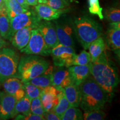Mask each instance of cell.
<instances>
[{
  "label": "cell",
  "instance_id": "obj_39",
  "mask_svg": "<svg viewBox=\"0 0 120 120\" xmlns=\"http://www.w3.org/2000/svg\"><path fill=\"white\" fill-rule=\"evenodd\" d=\"M4 4H4V0H0V8L4 6Z\"/></svg>",
  "mask_w": 120,
  "mask_h": 120
},
{
  "label": "cell",
  "instance_id": "obj_6",
  "mask_svg": "<svg viewBox=\"0 0 120 120\" xmlns=\"http://www.w3.org/2000/svg\"><path fill=\"white\" fill-rule=\"evenodd\" d=\"M41 19L37 16L35 11L31 10L16 15L14 17L10 19V38L17 30L27 27H32L34 28H37Z\"/></svg>",
  "mask_w": 120,
  "mask_h": 120
},
{
  "label": "cell",
  "instance_id": "obj_41",
  "mask_svg": "<svg viewBox=\"0 0 120 120\" xmlns=\"http://www.w3.org/2000/svg\"><path fill=\"white\" fill-rule=\"evenodd\" d=\"M70 1H71V2H72V0H70Z\"/></svg>",
  "mask_w": 120,
  "mask_h": 120
},
{
  "label": "cell",
  "instance_id": "obj_14",
  "mask_svg": "<svg viewBox=\"0 0 120 120\" xmlns=\"http://www.w3.org/2000/svg\"><path fill=\"white\" fill-rule=\"evenodd\" d=\"M92 62L86 65H73L68 67L72 82L79 86L91 75Z\"/></svg>",
  "mask_w": 120,
  "mask_h": 120
},
{
  "label": "cell",
  "instance_id": "obj_42",
  "mask_svg": "<svg viewBox=\"0 0 120 120\" xmlns=\"http://www.w3.org/2000/svg\"><path fill=\"white\" fill-rule=\"evenodd\" d=\"M1 49H0V52H1Z\"/></svg>",
  "mask_w": 120,
  "mask_h": 120
},
{
  "label": "cell",
  "instance_id": "obj_30",
  "mask_svg": "<svg viewBox=\"0 0 120 120\" xmlns=\"http://www.w3.org/2000/svg\"><path fill=\"white\" fill-rule=\"evenodd\" d=\"M91 62L89 52L82 51L79 55H76L73 60V65H86Z\"/></svg>",
  "mask_w": 120,
  "mask_h": 120
},
{
  "label": "cell",
  "instance_id": "obj_33",
  "mask_svg": "<svg viewBox=\"0 0 120 120\" xmlns=\"http://www.w3.org/2000/svg\"><path fill=\"white\" fill-rule=\"evenodd\" d=\"M15 119L19 120H45V118L43 115H36L30 113L27 115L19 114L15 117Z\"/></svg>",
  "mask_w": 120,
  "mask_h": 120
},
{
  "label": "cell",
  "instance_id": "obj_40",
  "mask_svg": "<svg viewBox=\"0 0 120 120\" xmlns=\"http://www.w3.org/2000/svg\"><path fill=\"white\" fill-rule=\"evenodd\" d=\"M3 7V6H2ZM1 8H2V7H1ZM1 8H0V12H1Z\"/></svg>",
  "mask_w": 120,
  "mask_h": 120
},
{
  "label": "cell",
  "instance_id": "obj_3",
  "mask_svg": "<svg viewBox=\"0 0 120 120\" xmlns=\"http://www.w3.org/2000/svg\"><path fill=\"white\" fill-rule=\"evenodd\" d=\"M72 25L76 38L85 49H88L91 43L102 34L101 25L88 16L76 18Z\"/></svg>",
  "mask_w": 120,
  "mask_h": 120
},
{
  "label": "cell",
  "instance_id": "obj_2",
  "mask_svg": "<svg viewBox=\"0 0 120 120\" xmlns=\"http://www.w3.org/2000/svg\"><path fill=\"white\" fill-rule=\"evenodd\" d=\"M81 95L79 106L84 111L103 109L109 101L108 94L90 75L79 86Z\"/></svg>",
  "mask_w": 120,
  "mask_h": 120
},
{
  "label": "cell",
  "instance_id": "obj_1",
  "mask_svg": "<svg viewBox=\"0 0 120 120\" xmlns=\"http://www.w3.org/2000/svg\"><path fill=\"white\" fill-rule=\"evenodd\" d=\"M91 75L109 95L112 96L120 82L118 70L105 51L92 62Z\"/></svg>",
  "mask_w": 120,
  "mask_h": 120
},
{
  "label": "cell",
  "instance_id": "obj_18",
  "mask_svg": "<svg viewBox=\"0 0 120 120\" xmlns=\"http://www.w3.org/2000/svg\"><path fill=\"white\" fill-rule=\"evenodd\" d=\"M53 67L49 65L46 71L42 74L39 75L34 79L28 81L34 86L38 87L41 89L46 87L52 85V73H53Z\"/></svg>",
  "mask_w": 120,
  "mask_h": 120
},
{
  "label": "cell",
  "instance_id": "obj_24",
  "mask_svg": "<svg viewBox=\"0 0 120 120\" xmlns=\"http://www.w3.org/2000/svg\"><path fill=\"white\" fill-rule=\"evenodd\" d=\"M70 106V104H69L68 101H67L64 94V88H63L62 91H61V94H60V100L58 101V103L53 108L52 111L55 112L61 118V117H62L63 114Z\"/></svg>",
  "mask_w": 120,
  "mask_h": 120
},
{
  "label": "cell",
  "instance_id": "obj_34",
  "mask_svg": "<svg viewBox=\"0 0 120 120\" xmlns=\"http://www.w3.org/2000/svg\"><path fill=\"white\" fill-rule=\"evenodd\" d=\"M45 120H61V118L53 111H50L49 112H45L43 114Z\"/></svg>",
  "mask_w": 120,
  "mask_h": 120
},
{
  "label": "cell",
  "instance_id": "obj_31",
  "mask_svg": "<svg viewBox=\"0 0 120 120\" xmlns=\"http://www.w3.org/2000/svg\"><path fill=\"white\" fill-rule=\"evenodd\" d=\"M31 112L36 115H43L45 113V109L42 104L40 97L34 98L31 101Z\"/></svg>",
  "mask_w": 120,
  "mask_h": 120
},
{
  "label": "cell",
  "instance_id": "obj_25",
  "mask_svg": "<svg viewBox=\"0 0 120 120\" xmlns=\"http://www.w3.org/2000/svg\"><path fill=\"white\" fill-rule=\"evenodd\" d=\"M62 120H82V112L78 107L70 106L61 117Z\"/></svg>",
  "mask_w": 120,
  "mask_h": 120
},
{
  "label": "cell",
  "instance_id": "obj_8",
  "mask_svg": "<svg viewBox=\"0 0 120 120\" xmlns=\"http://www.w3.org/2000/svg\"><path fill=\"white\" fill-rule=\"evenodd\" d=\"M76 55L74 48L60 43L51 49L50 53L56 66L67 68L73 66V60Z\"/></svg>",
  "mask_w": 120,
  "mask_h": 120
},
{
  "label": "cell",
  "instance_id": "obj_16",
  "mask_svg": "<svg viewBox=\"0 0 120 120\" xmlns=\"http://www.w3.org/2000/svg\"><path fill=\"white\" fill-rule=\"evenodd\" d=\"M72 83L68 68L58 67L52 73V85L56 87L64 88Z\"/></svg>",
  "mask_w": 120,
  "mask_h": 120
},
{
  "label": "cell",
  "instance_id": "obj_12",
  "mask_svg": "<svg viewBox=\"0 0 120 120\" xmlns=\"http://www.w3.org/2000/svg\"><path fill=\"white\" fill-rule=\"evenodd\" d=\"M106 40L108 46L120 56V22H110L106 33Z\"/></svg>",
  "mask_w": 120,
  "mask_h": 120
},
{
  "label": "cell",
  "instance_id": "obj_4",
  "mask_svg": "<svg viewBox=\"0 0 120 120\" xmlns=\"http://www.w3.org/2000/svg\"><path fill=\"white\" fill-rule=\"evenodd\" d=\"M19 61L18 77L22 82L30 81L46 71L49 65L47 60L38 55H28Z\"/></svg>",
  "mask_w": 120,
  "mask_h": 120
},
{
  "label": "cell",
  "instance_id": "obj_32",
  "mask_svg": "<svg viewBox=\"0 0 120 120\" xmlns=\"http://www.w3.org/2000/svg\"><path fill=\"white\" fill-rule=\"evenodd\" d=\"M70 0H49L46 4L57 10L67 8L70 6Z\"/></svg>",
  "mask_w": 120,
  "mask_h": 120
},
{
  "label": "cell",
  "instance_id": "obj_15",
  "mask_svg": "<svg viewBox=\"0 0 120 120\" xmlns=\"http://www.w3.org/2000/svg\"><path fill=\"white\" fill-rule=\"evenodd\" d=\"M32 27H27L17 30L12 37V45L19 50H21L28 44L31 35Z\"/></svg>",
  "mask_w": 120,
  "mask_h": 120
},
{
  "label": "cell",
  "instance_id": "obj_26",
  "mask_svg": "<svg viewBox=\"0 0 120 120\" xmlns=\"http://www.w3.org/2000/svg\"><path fill=\"white\" fill-rule=\"evenodd\" d=\"M23 87L26 95L31 100L40 97L42 91V89L40 88L34 86L29 82H23Z\"/></svg>",
  "mask_w": 120,
  "mask_h": 120
},
{
  "label": "cell",
  "instance_id": "obj_23",
  "mask_svg": "<svg viewBox=\"0 0 120 120\" xmlns=\"http://www.w3.org/2000/svg\"><path fill=\"white\" fill-rule=\"evenodd\" d=\"M7 16L11 19L16 15L23 13L28 10L23 8L16 0H4Z\"/></svg>",
  "mask_w": 120,
  "mask_h": 120
},
{
  "label": "cell",
  "instance_id": "obj_29",
  "mask_svg": "<svg viewBox=\"0 0 120 120\" xmlns=\"http://www.w3.org/2000/svg\"><path fill=\"white\" fill-rule=\"evenodd\" d=\"M88 4L90 13L98 16L100 19H104L102 13L103 9L100 6L99 0H88Z\"/></svg>",
  "mask_w": 120,
  "mask_h": 120
},
{
  "label": "cell",
  "instance_id": "obj_10",
  "mask_svg": "<svg viewBox=\"0 0 120 120\" xmlns=\"http://www.w3.org/2000/svg\"><path fill=\"white\" fill-rule=\"evenodd\" d=\"M37 29L41 33L45 43L49 49H53L59 44L55 26L51 22L48 21H41Z\"/></svg>",
  "mask_w": 120,
  "mask_h": 120
},
{
  "label": "cell",
  "instance_id": "obj_5",
  "mask_svg": "<svg viewBox=\"0 0 120 120\" xmlns=\"http://www.w3.org/2000/svg\"><path fill=\"white\" fill-rule=\"evenodd\" d=\"M19 57L10 48H3L0 52V83L11 77H18V65ZM19 78V77H18Z\"/></svg>",
  "mask_w": 120,
  "mask_h": 120
},
{
  "label": "cell",
  "instance_id": "obj_13",
  "mask_svg": "<svg viewBox=\"0 0 120 120\" xmlns=\"http://www.w3.org/2000/svg\"><path fill=\"white\" fill-rule=\"evenodd\" d=\"M34 9L37 16L41 20L48 21L58 19L62 14L68 11V8L57 10L45 4H37Z\"/></svg>",
  "mask_w": 120,
  "mask_h": 120
},
{
  "label": "cell",
  "instance_id": "obj_21",
  "mask_svg": "<svg viewBox=\"0 0 120 120\" xmlns=\"http://www.w3.org/2000/svg\"><path fill=\"white\" fill-rule=\"evenodd\" d=\"M105 48L106 45L104 40L101 37H99L91 43L88 49L91 62H94L98 58L102 52L105 51Z\"/></svg>",
  "mask_w": 120,
  "mask_h": 120
},
{
  "label": "cell",
  "instance_id": "obj_9",
  "mask_svg": "<svg viewBox=\"0 0 120 120\" xmlns=\"http://www.w3.org/2000/svg\"><path fill=\"white\" fill-rule=\"evenodd\" d=\"M55 28L58 43L64 46L74 47L73 25L66 22H55Z\"/></svg>",
  "mask_w": 120,
  "mask_h": 120
},
{
  "label": "cell",
  "instance_id": "obj_35",
  "mask_svg": "<svg viewBox=\"0 0 120 120\" xmlns=\"http://www.w3.org/2000/svg\"><path fill=\"white\" fill-rule=\"evenodd\" d=\"M16 1H17V2L23 7V8L27 9V10H29V5H28L27 3L26 0H16Z\"/></svg>",
  "mask_w": 120,
  "mask_h": 120
},
{
  "label": "cell",
  "instance_id": "obj_37",
  "mask_svg": "<svg viewBox=\"0 0 120 120\" xmlns=\"http://www.w3.org/2000/svg\"><path fill=\"white\" fill-rule=\"evenodd\" d=\"M27 3L29 6H35L38 4V0H26Z\"/></svg>",
  "mask_w": 120,
  "mask_h": 120
},
{
  "label": "cell",
  "instance_id": "obj_17",
  "mask_svg": "<svg viewBox=\"0 0 120 120\" xmlns=\"http://www.w3.org/2000/svg\"><path fill=\"white\" fill-rule=\"evenodd\" d=\"M64 93L71 107H79L81 101L79 86L72 83L64 88Z\"/></svg>",
  "mask_w": 120,
  "mask_h": 120
},
{
  "label": "cell",
  "instance_id": "obj_22",
  "mask_svg": "<svg viewBox=\"0 0 120 120\" xmlns=\"http://www.w3.org/2000/svg\"><path fill=\"white\" fill-rule=\"evenodd\" d=\"M32 100L25 95L23 98L16 102L15 105L13 118L19 114L27 115L31 112V103Z\"/></svg>",
  "mask_w": 120,
  "mask_h": 120
},
{
  "label": "cell",
  "instance_id": "obj_27",
  "mask_svg": "<svg viewBox=\"0 0 120 120\" xmlns=\"http://www.w3.org/2000/svg\"><path fill=\"white\" fill-rule=\"evenodd\" d=\"M103 17L109 22H120V8L113 7H109L105 10Z\"/></svg>",
  "mask_w": 120,
  "mask_h": 120
},
{
  "label": "cell",
  "instance_id": "obj_7",
  "mask_svg": "<svg viewBox=\"0 0 120 120\" xmlns=\"http://www.w3.org/2000/svg\"><path fill=\"white\" fill-rule=\"evenodd\" d=\"M51 50L43 39L42 36L37 28H34L31 31V35L28 44L21 52L26 55H41L48 56L50 55Z\"/></svg>",
  "mask_w": 120,
  "mask_h": 120
},
{
  "label": "cell",
  "instance_id": "obj_36",
  "mask_svg": "<svg viewBox=\"0 0 120 120\" xmlns=\"http://www.w3.org/2000/svg\"><path fill=\"white\" fill-rule=\"evenodd\" d=\"M7 43L5 40L0 34V49H2L6 46Z\"/></svg>",
  "mask_w": 120,
  "mask_h": 120
},
{
  "label": "cell",
  "instance_id": "obj_19",
  "mask_svg": "<svg viewBox=\"0 0 120 120\" xmlns=\"http://www.w3.org/2000/svg\"><path fill=\"white\" fill-rule=\"evenodd\" d=\"M10 19L7 16L5 4L2 7L0 12V34L4 40H10Z\"/></svg>",
  "mask_w": 120,
  "mask_h": 120
},
{
  "label": "cell",
  "instance_id": "obj_11",
  "mask_svg": "<svg viewBox=\"0 0 120 120\" xmlns=\"http://www.w3.org/2000/svg\"><path fill=\"white\" fill-rule=\"evenodd\" d=\"M17 100L13 96L5 91L0 92V120L13 118Z\"/></svg>",
  "mask_w": 120,
  "mask_h": 120
},
{
  "label": "cell",
  "instance_id": "obj_38",
  "mask_svg": "<svg viewBox=\"0 0 120 120\" xmlns=\"http://www.w3.org/2000/svg\"><path fill=\"white\" fill-rule=\"evenodd\" d=\"M49 0H38V2L39 4H46Z\"/></svg>",
  "mask_w": 120,
  "mask_h": 120
},
{
  "label": "cell",
  "instance_id": "obj_28",
  "mask_svg": "<svg viewBox=\"0 0 120 120\" xmlns=\"http://www.w3.org/2000/svg\"><path fill=\"white\" fill-rule=\"evenodd\" d=\"M82 117L85 120H102L106 117V113L101 109L87 111H84Z\"/></svg>",
  "mask_w": 120,
  "mask_h": 120
},
{
  "label": "cell",
  "instance_id": "obj_20",
  "mask_svg": "<svg viewBox=\"0 0 120 120\" xmlns=\"http://www.w3.org/2000/svg\"><path fill=\"white\" fill-rule=\"evenodd\" d=\"M2 83L4 91L13 96L18 91L24 88L23 82L16 77H9L6 79Z\"/></svg>",
  "mask_w": 120,
  "mask_h": 120
}]
</instances>
